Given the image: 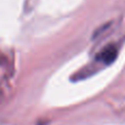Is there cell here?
Here are the masks:
<instances>
[{
	"label": "cell",
	"instance_id": "cell-1",
	"mask_svg": "<svg viewBox=\"0 0 125 125\" xmlns=\"http://www.w3.org/2000/svg\"><path fill=\"white\" fill-rule=\"evenodd\" d=\"M116 55H117L116 47L113 45H109L99 54L98 59L101 61L102 62H104V64H106V65H110L115 61Z\"/></svg>",
	"mask_w": 125,
	"mask_h": 125
}]
</instances>
